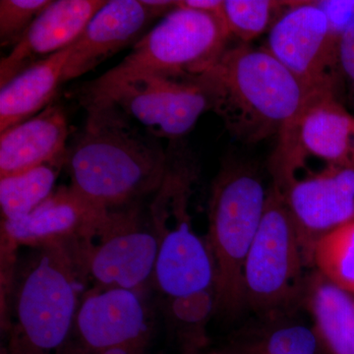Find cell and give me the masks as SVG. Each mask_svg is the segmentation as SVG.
<instances>
[{"mask_svg": "<svg viewBox=\"0 0 354 354\" xmlns=\"http://www.w3.org/2000/svg\"><path fill=\"white\" fill-rule=\"evenodd\" d=\"M87 120L68 149L72 188L102 209L136 204L158 189L167 153L155 137L132 127L122 113L101 104H85Z\"/></svg>", "mask_w": 354, "mask_h": 354, "instance_id": "obj_1", "label": "cell"}, {"mask_svg": "<svg viewBox=\"0 0 354 354\" xmlns=\"http://www.w3.org/2000/svg\"><path fill=\"white\" fill-rule=\"evenodd\" d=\"M203 77L213 111L234 138L247 144L278 137L310 95L322 90L300 81L267 48L248 44L227 48Z\"/></svg>", "mask_w": 354, "mask_h": 354, "instance_id": "obj_2", "label": "cell"}, {"mask_svg": "<svg viewBox=\"0 0 354 354\" xmlns=\"http://www.w3.org/2000/svg\"><path fill=\"white\" fill-rule=\"evenodd\" d=\"M167 153V169L153 193L149 220L158 241L153 281L171 304L216 293V269L208 243L195 232L189 214L196 162L178 141L171 142Z\"/></svg>", "mask_w": 354, "mask_h": 354, "instance_id": "obj_3", "label": "cell"}, {"mask_svg": "<svg viewBox=\"0 0 354 354\" xmlns=\"http://www.w3.org/2000/svg\"><path fill=\"white\" fill-rule=\"evenodd\" d=\"M14 293V315L4 354H67L84 281L67 243L36 248Z\"/></svg>", "mask_w": 354, "mask_h": 354, "instance_id": "obj_4", "label": "cell"}, {"mask_svg": "<svg viewBox=\"0 0 354 354\" xmlns=\"http://www.w3.org/2000/svg\"><path fill=\"white\" fill-rule=\"evenodd\" d=\"M268 189L260 174L234 162L218 172L209 200L207 243L216 269V311L245 306L244 267L264 215Z\"/></svg>", "mask_w": 354, "mask_h": 354, "instance_id": "obj_5", "label": "cell"}, {"mask_svg": "<svg viewBox=\"0 0 354 354\" xmlns=\"http://www.w3.org/2000/svg\"><path fill=\"white\" fill-rule=\"evenodd\" d=\"M67 246L93 288L141 291L153 281L158 241L136 204L102 209Z\"/></svg>", "mask_w": 354, "mask_h": 354, "instance_id": "obj_6", "label": "cell"}, {"mask_svg": "<svg viewBox=\"0 0 354 354\" xmlns=\"http://www.w3.org/2000/svg\"><path fill=\"white\" fill-rule=\"evenodd\" d=\"M230 37L223 18L176 6L133 46L120 64L95 81L108 83L139 74L196 78L218 62Z\"/></svg>", "mask_w": 354, "mask_h": 354, "instance_id": "obj_7", "label": "cell"}, {"mask_svg": "<svg viewBox=\"0 0 354 354\" xmlns=\"http://www.w3.org/2000/svg\"><path fill=\"white\" fill-rule=\"evenodd\" d=\"M85 104L116 109L143 125L153 137L178 141L203 114L213 111L211 88L203 75L192 79L139 74L108 83H88L82 90Z\"/></svg>", "mask_w": 354, "mask_h": 354, "instance_id": "obj_8", "label": "cell"}, {"mask_svg": "<svg viewBox=\"0 0 354 354\" xmlns=\"http://www.w3.org/2000/svg\"><path fill=\"white\" fill-rule=\"evenodd\" d=\"M304 267L297 227L283 193L272 184L244 267L245 304L261 317L290 313L302 304Z\"/></svg>", "mask_w": 354, "mask_h": 354, "instance_id": "obj_9", "label": "cell"}, {"mask_svg": "<svg viewBox=\"0 0 354 354\" xmlns=\"http://www.w3.org/2000/svg\"><path fill=\"white\" fill-rule=\"evenodd\" d=\"M309 158L354 169V116L337 99V88L315 91L279 133L270 162L272 185L286 189Z\"/></svg>", "mask_w": 354, "mask_h": 354, "instance_id": "obj_10", "label": "cell"}, {"mask_svg": "<svg viewBox=\"0 0 354 354\" xmlns=\"http://www.w3.org/2000/svg\"><path fill=\"white\" fill-rule=\"evenodd\" d=\"M339 41L318 1H295L270 29L266 48L310 88H337Z\"/></svg>", "mask_w": 354, "mask_h": 354, "instance_id": "obj_11", "label": "cell"}, {"mask_svg": "<svg viewBox=\"0 0 354 354\" xmlns=\"http://www.w3.org/2000/svg\"><path fill=\"white\" fill-rule=\"evenodd\" d=\"M152 333L150 310L141 291L92 288L81 299L67 354L127 344L149 346Z\"/></svg>", "mask_w": 354, "mask_h": 354, "instance_id": "obj_12", "label": "cell"}, {"mask_svg": "<svg viewBox=\"0 0 354 354\" xmlns=\"http://www.w3.org/2000/svg\"><path fill=\"white\" fill-rule=\"evenodd\" d=\"M169 0H111L95 14L71 46L64 83L95 68L127 46H135L157 19L176 8Z\"/></svg>", "mask_w": 354, "mask_h": 354, "instance_id": "obj_13", "label": "cell"}, {"mask_svg": "<svg viewBox=\"0 0 354 354\" xmlns=\"http://www.w3.org/2000/svg\"><path fill=\"white\" fill-rule=\"evenodd\" d=\"M281 192L297 227L305 266L312 267L319 239L354 218V169L325 167L295 179Z\"/></svg>", "mask_w": 354, "mask_h": 354, "instance_id": "obj_14", "label": "cell"}, {"mask_svg": "<svg viewBox=\"0 0 354 354\" xmlns=\"http://www.w3.org/2000/svg\"><path fill=\"white\" fill-rule=\"evenodd\" d=\"M106 0L53 1L0 62V86L31 65L72 46Z\"/></svg>", "mask_w": 354, "mask_h": 354, "instance_id": "obj_15", "label": "cell"}, {"mask_svg": "<svg viewBox=\"0 0 354 354\" xmlns=\"http://www.w3.org/2000/svg\"><path fill=\"white\" fill-rule=\"evenodd\" d=\"M68 134L66 113L57 104L8 128L0 135V176L50 162H66Z\"/></svg>", "mask_w": 354, "mask_h": 354, "instance_id": "obj_16", "label": "cell"}, {"mask_svg": "<svg viewBox=\"0 0 354 354\" xmlns=\"http://www.w3.org/2000/svg\"><path fill=\"white\" fill-rule=\"evenodd\" d=\"M102 209L68 187L55 190L24 218L2 221V237L10 246L44 247L71 241Z\"/></svg>", "mask_w": 354, "mask_h": 354, "instance_id": "obj_17", "label": "cell"}, {"mask_svg": "<svg viewBox=\"0 0 354 354\" xmlns=\"http://www.w3.org/2000/svg\"><path fill=\"white\" fill-rule=\"evenodd\" d=\"M71 46L28 67L0 88V133L50 106L64 84Z\"/></svg>", "mask_w": 354, "mask_h": 354, "instance_id": "obj_18", "label": "cell"}, {"mask_svg": "<svg viewBox=\"0 0 354 354\" xmlns=\"http://www.w3.org/2000/svg\"><path fill=\"white\" fill-rule=\"evenodd\" d=\"M302 304L327 354H354V295L318 272L307 276Z\"/></svg>", "mask_w": 354, "mask_h": 354, "instance_id": "obj_19", "label": "cell"}, {"mask_svg": "<svg viewBox=\"0 0 354 354\" xmlns=\"http://www.w3.org/2000/svg\"><path fill=\"white\" fill-rule=\"evenodd\" d=\"M262 318L232 344L262 354H327L313 326L292 320L288 313Z\"/></svg>", "mask_w": 354, "mask_h": 354, "instance_id": "obj_20", "label": "cell"}, {"mask_svg": "<svg viewBox=\"0 0 354 354\" xmlns=\"http://www.w3.org/2000/svg\"><path fill=\"white\" fill-rule=\"evenodd\" d=\"M62 162H50L0 179L2 221H15L34 211L55 192Z\"/></svg>", "mask_w": 354, "mask_h": 354, "instance_id": "obj_21", "label": "cell"}, {"mask_svg": "<svg viewBox=\"0 0 354 354\" xmlns=\"http://www.w3.org/2000/svg\"><path fill=\"white\" fill-rule=\"evenodd\" d=\"M312 267L333 285L354 295V218L319 239Z\"/></svg>", "mask_w": 354, "mask_h": 354, "instance_id": "obj_22", "label": "cell"}, {"mask_svg": "<svg viewBox=\"0 0 354 354\" xmlns=\"http://www.w3.org/2000/svg\"><path fill=\"white\" fill-rule=\"evenodd\" d=\"M295 1L223 0V20L230 37L243 44L259 38Z\"/></svg>", "mask_w": 354, "mask_h": 354, "instance_id": "obj_23", "label": "cell"}, {"mask_svg": "<svg viewBox=\"0 0 354 354\" xmlns=\"http://www.w3.org/2000/svg\"><path fill=\"white\" fill-rule=\"evenodd\" d=\"M50 0H1L0 1V44L16 46Z\"/></svg>", "mask_w": 354, "mask_h": 354, "instance_id": "obj_24", "label": "cell"}, {"mask_svg": "<svg viewBox=\"0 0 354 354\" xmlns=\"http://www.w3.org/2000/svg\"><path fill=\"white\" fill-rule=\"evenodd\" d=\"M337 64L354 94V20L342 32L337 46Z\"/></svg>", "mask_w": 354, "mask_h": 354, "instance_id": "obj_25", "label": "cell"}, {"mask_svg": "<svg viewBox=\"0 0 354 354\" xmlns=\"http://www.w3.org/2000/svg\"><path fill=\"white\" fill-rule=\"evenodd\" d=\"M177 6L194 9L223 18V0H181Z\"/></svg>", "mask_w": 354, "mask_h": 354, "instance_id": "obj_26", "label": "cell"}, {"mask_svg": "<svg viewBox=\"0 0 354 354\" xmlns=\"http://www.w3.org/2000/svg\"><path fill=\"white\" fill-rule=\"evenodd\" d=\"M149 346L140 344H127V346H111V348L92 351V353H81L74 354H149Z\"/></svg>", "mask_w": 354, "mask_h": 354, "instance_id": "obj_27", "label": "cell"}, {"mask_svg": "<svg viewBox=\"0 0 354 354\" xmlns=\"http://www.w3.org/2000/svg\"><path fill=\"white\" fill-rule=\"evenodd\" d=\"M216 354H262L256 353V351H250V349L241 348V346H234L230 344L221 351H215Z\"/></svg>", "mask_w": 354, "mask_h": 354, "instance_id": "obj_28", "label": "cell"}, {"mask_svg": "<svg viewBox=\"0 0 354 354\" xmlns=\"http://www.w3.org/2000/svg\"><path fill=\"white\" fill-rule=\"evenodd\" d=\"M208 354H216L215 353H208Z\"/></svg>", "mask_w": 354, "mask_h": 354, "instance_id": "obj_29", "label": "cell"}]
</instances>
